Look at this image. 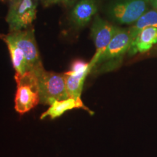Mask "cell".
<instances>
[{"label":"cell","instance_id":"6","mask_svg":"<svg viewBox=\"0 0 157 157\" xmlns=\"http://www.w3.org/2000/svg\"><path fill=\"white\" fill-rule=\"evenodd\" d=\"M119 29L98 15L94 17L90 35L95 46V53L90 62L91 71Z\"/></svg>","mask_w":157,"mask_h":157},{"label":"cell","instance_id":"17","mask_svg":"<svg viewBox=\"0 0 157 157\" xmlns=\"http://www.w3.org/2000/svg\"><path fill=\"white\" fill-rule=\"evenodd\" d=\"M2 1H10V2L11 0H2Z\"/></svg>","mask_w":157,"mask_h":157},{"label":"cell","instance_id":"5","mask_svg":"<svg viewBox=\"0 0 157 157\" xmlns=\"http://www.w3.org/2000/svg\"><path fill=\"white\" fill-rule=\"evenodd\" d=\"M15 79L17 83L15 109L17 113L23 114L40 103V98L34 78L30 71L23 76L15 74Z\"/></svg>","mask_w":157,"mask_h":157},{"label":"cell","instance_id":"15","mask_svg":"<svg viewBox=\"0 0 157 157\" xmlns=\"http://www.w3.org/2000/svg\"><path fill=\"white\" fill-rule=\"evenodd\" d=\"M41 2L44 7L54 5H61L66 7H71L75 5L78 0H41Z\"/></svg>","mask_w":157,"mask_h":157},{"label":"cell","instance_id":"9","mask_svg":"<svg viewBox=\"0 0 157 157\" xmlns=\"http://www.w3.org/2000/svg\"><path fill=\"white\" fill-rule=\"evenodd\" d=\"M157 43V28L148 27L143 29L131 42L129 49V55L144 53L148 52Z\"/></svg>","mask_w":157,"mask_h":157},{"label":"cell","instance_id":"2","mask_svg":"<svg viewBox=\"0 0 157 157\" xmlns=\"http://www.w3.org/2000/svg\"><path fill=\"white\" fill-rule=\"evenodd\" d=\"M131 37L129 30L119 29L92 71L97 70L105 71L114 68L117 64L120 63L124 56L129 51Z\"/></svg>","mask_w":157,"mask_h":157},{"label":"cell","instance_id":"1","mask_svg":"<svg viewBox=\"0 0 157 157\" xmlns=\"http://www.w3.org/2000/svg\"><path fill=\"white\" fill-rule=\"evenodd\" d=\"M29 71L34 78L41 104L50 105L56 101L68 98L64 74L48 71L42 64Z\"/></svg>","mask_w":157,"mask_h":157},{"label":"cell","instance_id":"8","mask_svg":"<svg viewBox=\"0 0 157 157\" xmlns=\"http://www.w3.org/2000/svg\"><path fill=\"white\" fill-rule=\"evenodd\" d=\"M100 2L101 0H78L68 17L74 28L80 29L89 24L97 13Z\"/></svg>","mask_w":157,"mask_h":157},{"label":"cell","instance_id":"7","mask_svg":"<svg viewBox=\"0 0 157 157\" xmlns=\"http://www.w3.org/2000/svg\"><path fill=\"white\" fill-rule=\"evenodd\" d=\"M5 36L10 39L23 51L29 71L42 64L37 48L34 29L29 28L15 32H10Z\"/></svg>","mask_w":157,"mask_h":157},{"label":"cell","instance_id":"18","mask_svg":"<svg viewBox=\"0 0 157 157\" xmlns=\"http://www.w3.org/2000/svg\"><path fill=\"white\" fill-rule=\"evenodd\" d=\"M0 37H2V36H1V35H0Z\"/></svg>","mask_w":157,"mask_h":157},{"label":"cell","instance_id":"14","mask_svg":"<svg viewBox=\"0 0 157 157\" xmlns=\"http://www.w3.org/2000/svg\"><path fill=\"white\" fill-rule=\"evenodd\" d=\"M71 74H82V73H91V68H90V63H87L84 60L77 59L75 60L71 65L70 70L68 71Z\"/></svg>","mask_w":157,"mask_h":157},{"label":"cell","instance_id":"10","mask_svg":"<svg viewBox=\"0 0 157 157\" xmlns=\"http://www.w3.org/2000/svg\"><path fill=\"white\" fill-rule=\"evenodd\" d=\"M74 109H83L92 113L91 111L82 103L81 98L74 99V98H68L61 101H56L53 102L50 105V108L44 113H42L41 116V119H44L48 117L52 119H56L60 117L66 111Z\"/></svg>","mask_w":157,"mask_h":157},{"label":"cell","instance_id":"4","mask_svg":"<svg viewBox=\"0 0 157 157\" xmlns=\"http://www.w3.org/2000/svg\"><path fill=\"white\" fill-rule=\"evenodd\" d=\"M38 0H11L6 21L10 32L29 29L36 17Z\"/></svg>","mask_w":157,"mask_h":157},{"label":"cell","instance_id":"12","mask_svg":"<svg viewBox=\"0 0 157 157\" xmlns=\"http://www.w3.org/2000/svg\"><path fill=\"white\" fill-rule=\"evenodd\" d=\"M90 73L71 74L66 71L64 73L66 92L68 98L80 99L86 78Z\"/></svg>","mask_w":157,"mask_h":157},{"label":"cell","instance_id":"11","mask_svg":"<svg viewBox=\"0 0 157 157\" xmlns=\"http://www.w3.org/2000/svg\"><path fill=\"white\" fill-rule=\"evenodd\" d=\"M2 38L8 48L12 63L15 71V74L20 76L24 75L29 71V68L23 51L14 42H12L10 39L7 38L5 36Z\"/></svg>","mask_w":157,"mask_h":157},{"label":"cell","instance_id":"3","mask_svg":"<svg viewBox=\"0 0 157 157\" xmlns=\"http://www.w3.org/2000/svg\"><path fill=\"white\" fill-rule=\"evenodd\" d=\"M148 0H112L107 6L106 14L119 24H133L146 13Z\"/></svg>","mask_w":157,"mask_h":157},{"label":"cell","instance_id":"16","mask_svg":"<svg viewBox=\"0 0 157 157\" xmlns=\"http://www.w3.org/2000/svg\"><path fill=\"white\" fill-rule=\"evenodd\" d=\"M148 2L151 4V5L155 9L157 10V0H148Z\"/></svg>","mask_w":157,"mask_h":157},{"label":"cell","instance_id":"13","mask_svg":"<svg viewBox=\"0 0 157 157\" xmlns=\"http://www.w3.org/2000/svg\"><path fill=\"white\" fill-rule=\"evenodd\" d=\"M148 27L157 28V10H152L145 13L136 22L133 23L132 26L129 29L131 37V42L135 38L143 29Z\"/></svg>","mask_w":157,"mask_h":157}]
</instances>
